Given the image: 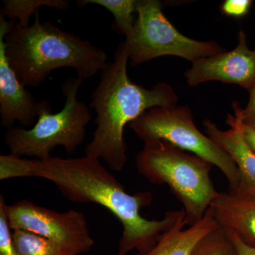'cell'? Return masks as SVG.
I'll return each mask as SVG.
<instances>
[{
    "label": "cell",
    "instance_id": "cell-6",
    "mask_svg": "<svg viewBox=\"0 0 255 255\" xmlns=\"http://www.w3.org/2000/svg\"><path fill=\"white\" fill-rule=\"evenodd\" d=\"M129 126L144 143L163 140L206 159L224 174L229 184L228 191L237 189V166L226 151L197 128L187 106L150 109Z\"/></svg>",
    "mask_w": 255,
    "mask_h": 255
},
{
    "label": "cell",
    "instance_id": "cell-5",
    "mask_svg": "<svg viewBox=\"0 0 255 255\" xmlns=\"http://www.w3.org/2000/svg\"><path fill=\"white\" fill-rule=\"evenodd\" d=\"M84 80L68 78L63 82L62 92L65 105L58 113L46 109L38 116L31 128H7L5 142L12 155L33 159H46L55 147H63L69 154L74 153L85 140L86 127L92 120L87 106L78 100V91Z\"/></svg>",
    "mask_w": 255,
    "mask_h": 255
},
{
    "label": "cell",
    "instance_id": "cell-12",
    "mask_svg": "<svg viewBox=\"0 0 255 255\" xmlns=\"http://www.w3.org/2000/svg\"><path fill=\"white\" fill-rule=\"evenodd\" d=\"M210 209L219 226L255 248V198L229 191L219 192Z\"/></svg>",
    "mask_w": 255,
    "mask_h": 255
},
{
    "label": "cell",
    "instance_id": "cell-16",
    "mask_svg": "<svg viewBox=\"0 0 255 255\" xmlns=\"http://www.w3.org/2000/svg\"><path fill=\"white\" fill-rule=\"evenodd\" d=\"M13 238L20 255H76L54 242L28 231L15 230Z\"/></svg>",
    "mask_w": 255,
    "mask_h": 255
},
{
    "label": "cell",
    "instance_id": "cell-3",
    "mask_svg": "<svg viewBox=\"0 0 255 255\" xmlns=\"http://www.w3.org/2000/svg\"><path fill=\"white\" fill-rule=\"evenodd\" d=\"M4 41L10 65L26 87L39 86L52 72L62 68L73 69L85 80L107 64L103 50L49 21L41 23L39 13L31 26L12 21Z\"/></svg>",
    "mask_w": 255,
    "mask_h": 255
},
{
    "label": "cell",
    "instance_id": "cell-9",
    "mask_svg": "<svg viewBox=\"0 0 255 255\" xmlns=\"http://www.w3.org/2000/svg\"><path fill=\"white\" fill-rule=\"evenodd\" d=\"M11 23L0 15V116L1 127L6 128L16 122L22 127L33 126L43 110L51 108L48 101L33 98L10 65L4 36Z\"/></svg>",
    "mask_w": 255,
    "mask_h": 255
},
{
    "label": "cell",
    "instance_id": "cell-4",
    "mask_svg": "<svg viewBox=\"0 0 255 255\" xmlns=\"http://www.w3.org/2000/svg\"><path fill=\"white\" fill-rule=\"evenodd\" d=\"M135 163L149 182L168 186L182 203L188 226L203 219L219 193L210 177L212 164L163 140L144 143Z\"/></svg>",
    "mask_w": 255,
    "mask_h": 255
},
{
    "label": "cell",
    "instance_id": "cell-20",
    "mask_svg": "<svg viewBox=\"0 0 255 255\" xmlns=\"http://www.w3.org/2000/svg\"><path fill=\"white\" fill-rule=\"evenodd\" d=\"M253 1L251 0H226L221 4L223 14L231 17L241 18L249 14Z\"/></svg>",
    "mask_w": 255,
    "mask_h": 255
},
{
    "label": "cell",
    "instance_id": "cell-14",
    "mask_svg": "<svg viewBox=\"0 0 255 255\" xmlns=\"http://www.w3.org/2000/svg\"><path fill=\"white\" fill-rule=\"evenodd\" d=\"M79 6L97 4L103 6L113 14L114 21L112 28L117 33L128 36L135 23L138 0H79Z\"/></svg>",
    "mask_w": 255,
    "mask_h": 255
},
{
    "label": "cell",
    "instance_id": "cell-22",
    "mask_svg": "<svg viewBox=\"0 0 255 255\" xmlns=\"http://www.w3.org/2000/svg\"><path fill=\"white\" fill-rule=\"evenodd\" d=\"M235 119H236V118H235ZM236 122H237L238 127H239L242 132H243V136H244L245 140H246L247 143L251 147L252 150L255 152V130L251 128L242 125L236 119Z\"/></svg>",
    "mask_w": 255,
    "mask_h": 255
},
{
    "label": "cell",
    "instance_id": "cell-11",
    "mask_svg": "<svg viewBox=\"0 0 255 255\" xmlns=\"http://www.w3.org/2000/svg\"><path fill=\"white\" fill-rule=\"evenodd\" d=\"M226 123L231 127L229 130H220L209 119L204 121L203 125L206 135L226 151L237 166L239 184L231 192L255 198V152L247 143L235 117L229 114Z\"/></svg>",
    "mask_w": 255,
    "mask_h": 255
},
{
    "label": "cell",
    "instance_id": "cell-19",
    "mask_svg": "<svg viewBox=\"0 0 255 255\" xmlns=\"http://www.w3.org/2000/svg\"><path fill=\"white\" fill-rule=\"evenodd\" d=\"M249 92L250 100L246 108L242 109L238 102H233L232 107L236 120L255 130V85Z\"/></svg>",
    "mask_w": 255,
    "mask_h": 255
},
{
    "label": "cell",
    "instance_id": "cell-7",
    "mask_svg": "<svg viewBox=\"0 0 255 255\" xmlns=\"http://www.w3.org/2000/svg\"><path fill=\"white\" fill-rule=\"evenodd\" d=\"M157 0H138L131 32L124 42L130 65L174 55L191 62L226 50L216 41H199L184 36L165 17Z\"/></svg>",
    "mask_w": 255,
    "mask_h": 255
},
{
    "label": "cell",
    "instance_id": "cell-18",
    "mask_svg": "<svg viewBox=\"0 0 255 255\" xmlns=\"http://www.w3.org/2000/svg\"><path fill=\"white\" fill-rule=\"evenodd\" d=\"M4 199L0 196V255H20L4 210Z\"/></svg>",
    "mask_w": 255,
    "mask_h": 255
},
{
    "label": "cell",
    "instance_id": "cell-13",
    "mask_svg": "<svg viewBox=\"0 0 255 255\" xmlns=\"http://www.w3.org/2000/svg\"><path fill=\"white\" fill-rule=\"evenodd\" d=\"M184 219L185 213L161 236L156 246L145 255H191L201 238L219 227L210 207L200 221L189 226L187 229H184L187 225Z\"/></svg>",
    "mask_w": 255,
    "mask_h": 255
},
{
    "label": "cell",
    "instance_id": "cell-10",
    "mask_svg": "<svg viewBox=\"0 0 255 255\" xmlns=\"http://www.w3.org/2000/svg\"><path fill=\"white\" fill-rule=\"evenodd\" d=\"M185 73L188 85L196 87L204 82L219 81L236 84L250 91L255 85V50L247 44L246 33L238 34V44L233 50L191 62Z\"/></svg>",
    "mask_w": 255,
    "mask_h": 255
},
{
    "label": "cell",
    "instance_id": "cell-8",
    "mask_svg": "<svg viewBox=\"0 0 255 255\" xmlns=\"http://www.w3.org/2000/svg\"><path fill=\"white\" fill-rule=\"evenodd\" d=\"M4 210L10 228L38 235L64 247L76 255L91 250L94 240L85 214L80 211L58 212L23 199Z\"/></svg>",
    "mask_w": 255,
    "mask_h": 255
},
{
    "label": "cell",
    "instance_id": "cell-15",
    "mask_svg": "<svg viewBox=\"0 0 255 255\" xmlns=\"http://www.w3.org/2000/svg\"><path fill=\"white\" fill-rule=\"evenodd\" d=\"M0 15L11 21L18 20L21 26H28L31 15L38 13L42 6L59 10L68 9V0H3Z\"/></svg>",
    "mask_w": 255,
    "mask_h": 255
},
{
    "label": "cell",
    "instance_id": "cell-21",
    "mask_svg": "<svg viewBox=\"0 0 255 255\" xmlns=\"http://www.w3.org/2000/svg\"><path fill=\"white\" fill-rule=\"evenodd\" d=\"M226 231L232 241L233 245L238 252V255H255V248L247 245L234 233Z\"/></svg>",
    "mask_w": 255,
    "mask_h": 255
},
{
    "label": "cell",
    "instance_id": "cell-1",
    "mask_svg": "<svg viewBox=\"0 0 255 255\" xmlns=\"http://www.w3.org/2000/svg\"><path fill=\"white\" fill-rule=\"evenodd\" d=\"M22 177L46 179L68 200L93 203L109 210L123 226L117 255H127L134 250L139 255L147 254L184 212L183 209L169 211L162 220L142 217L140 211L152 203V193L128 194L100 159L91 156L68 159L51 156L46 159L11 153L0 156V180Z\"/></svg>",
    "mask_w": 255,
    "mask_h": 255
},
{
    "label": "cell",
    "instance_id": "cell-2",
    "mask_svg": "<svg viewBox=\"0 0 255 255\" xmlns=\"http://www.w3.org/2000/svg\"><path fill=\"white\" fill-rule=\"evenodd\" d=\"M128 60L123 42L116 50L114 61L102 70L90 105L97 114V128L85 147V155L103 159L116 172L122 171L128 160L126 126L150 109L174 107L178 102L174 89L165 82L147 89L132 82L127 73Z\"/></svg>",
    "mask_w": 255,
    "mask_h": 255
},
{
    "label": "cell",
    "instance_id": "cell-17",
    "mask_svg": "<svg viewBox=\"0 0 255 255\" xmlns=\"http://www.w3.org/2000/svg\"><path fill=\"white\" fill-rule=\"evenodd\" d=\"M191 255H238L232 241L221 226L201 238Z\"/></svg>",
    "mask_w": 255,
    "mask_h": 255
}]
</instances>
